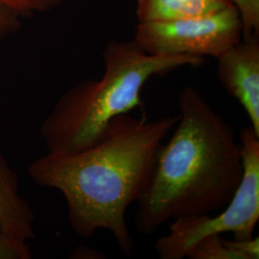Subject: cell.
<instances>
[{
    "mask_svg": "<svg viewBox=\"0 0 259 259\" xmlns=\"http://www.w3.org/2000/svg\"><path fill=\"white\" fill-rule=\"evenodd\" d=\"M179 115L149 120L122 114L102 139L78 152H48L28 167L37 185L64 195L73 232L90 238L111 232L121 251L131 256L134 239L126 214L148 187L157 155Z\"/></svg>",
    "mask_w": 259,
    "mask_h": 259,
    "instance_id": "cell-1",
    "label": "cell"
},
{
    "mask_svg": "<svg viewBox=\"0 0 259 259\" xmlns=\"http://www.w3.org/2000/svg\"><path fill=\"white\" fill-rule=\"evenodd\" d=\"M178 106V123L137 202L136 227L145 235L170 220L222 210L243 176L241 144L232 125L194 87L183 89Z\"/></svg>",
    "mask_w": 259,
    "mask_h": 259,
    "instance_id": "cell-2",
    "label": "cell"
},
{
    "mask_svg": "<svg viewBox=\"0 0 259 259\" xmlns=\"http://www.w3.org/2000/svg\"><path fill=\"white\" fill-rule=\"evenodd\" d=\"M105 71L99 80L71 88L41 125L48 152H78L102 139L115 117L142 108L141 94L149 80L184 66H199L204 58L153 55L133 39L111 40L103 51Z\"/></svg>",
    "mask_w": 259,
    "mask_h": 259,
    "instance_id": "cell-3",
    "label": "cell"
},
{
    "mask_svg": "<svg viewBox=\"0 0 259 259\" xmlns=\"http://www.w3.org/2000/svg\"><path fill=\"white\" fill-rule=\"evenodd\" d=\"M243 176L232 200L215 216L174 220L154 246L160 259H183L204 237L232 232L233 239H250L259 220V137L251 127L241 130Z\"/></svg>",
    "mask_w": 259,
    "mask_h": 259,
    "instance_id": "cell-4",
    "label": "cell"
},
{
    "mask_svg": "<svg viewBox=\"0 0 259 259\" xmlns=\"http://www.w3.org/2000/svg\"><path fill=\"white\" fill-rule=\"evenodd\" d=\"M243 25L231 5L219 12L187 19L138 23L134 40L153 55H183L217 59L240 41Z\"/></svg>",
    "mask_w": 259,
    "mask_h": 259,
    "instance_id": "cell-5",
    "label": "cell"
},
{
    "mask_svg": "<svg viewBox=\"0 0 259 259\" xmlns=\"http://www.w3.org/2000/svg\"><path fill=\"white\" fill-rule=\"evenodd\" d=\"M216 60L219 83L242 106L259 137V35L242 37Z\"/></svg>",
    "mask_w": 259,
    "mask_h": 259,
    "instance_id": "cell-6",
    "label": "cell"
},
{
    "mask_svg": "<svg viewBox=\"0 0 259 259\" xmlns=\"http://www.w3.org/2000/svg\"><path fill=\"white\" fill-rule=\"evenodd\" d=\"M35 216L19 192L17 174L0 153V258L29 259Z\"/></svg>",
    "mask_w": 259,
    "mask_h": 259,
    "instance_id": "cell-7",
    "label": "cell"
},
{
    "mask_svg": "<svg viewBox=\"0 0 259 259\" xmlns=\"http://www.w3.org/2000/svg\"><path fill=\"white\" fill-rule=\"evenodd\" d=\"M232 5L229 0H138L139 23L201 17Z\"/></svg>",
    "mask_w": 259,
    "mask_h": 259,
    "instance_id": "cell-8",
    "label": "cell"
},
{
    "mask_svg": "<svg viewBox=\"0 0 259 259\" xmlns=\"http://www.w3.org/2000/svg\"><path fill=\"white\" fill-rule=\"evenodd\" d=\"M186 257L190 259H242L225 243L222 235L215 234L197 242Z\"/></svg>",
    "mask_w": 259,
    "mask_h": 259,
    "instance_id": "cell-9",
    "label": "cell"
},
{
    "mask_svg": "<svg viewBox=\"0 0 259 259\" xmlns=\"http://www.w3.org/2000/svg\"><path fill=\"white\" fill-rule=\"evenodd\" d=\"M65 0H0L2 4L13 10L21 19L32 18L55 9Z\"/></svg>",
    "mask_w": 259,
    "mask_h": 259,
    "instance_id": "cell-10",
    "label": "cell"
},
{
    "mask_svg": "<svg viewBox=\"0 0 259 259\" xmlns=\"http://www.w3.org/2000/svg\"><path fill=\"white\" fill-rule=\"evenodd\" d=\"M237 9L243 25V38L259 35V0H229Z\"/></svg>",
    "mask_w": 259,
    "mask_h": 259,
    "instance_id": "cell-11",
    "label": "cell"
},
{
    "mask_svg": "<svg viewBox=\"0 0 259 259\" xmlns=\"http://www.w3.org/2000/svg\"><path fill=\"white\" fill-rule=\"evenodd\" d=\"M226 245L237 252L242 259L259 258L258 237H252L250 239H225Z\"/></svg>",
    "mask_w": 259,
    "mask_h": 259,
    "instance_id": "cell-12",
    "label": "cell"
},
{
    "mask_svg": "<svg viewBox=\"0 0 259 259\" xmlns=\"http://www.w3.org/2000/svg\"><path fill=\"white\" fill-rule=\"evenodd\" d=\"M21 20L18 14L0 2V41L16 33L20 27Z\"/></svg>",
    "mask_w": 259,
    "mask_h": 259,
    "instance_id": "cell-13",
    "label": "cell"
}]
</instances>
